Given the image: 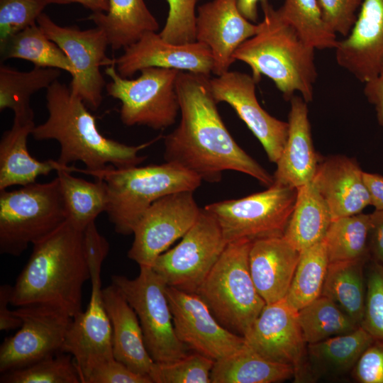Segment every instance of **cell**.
Segmentation results:
<instances>
[{"instance_id": "cell-29", "label": "cell", "mask_w": 383, "mask_h": 383, "mask_svg": "<svg viewBox=\"0 0 383 383\" xmlns=\"http://www.w3.org/2000/svg\"><path fill=\"white\" fill-rule=\"evenodd\" d=\"M331 221L328 207L311 181L297 188L283 237L301 252L324 239Z\"/></svg>"}, {"instance_id": "cell-43", "label": "cell", "mask_w": 383, "mask_h": 383, "mask_svg": "<svg viewBox=\"0 0 383 383\" xmlns=\"http://www.w3.org/2000/svg\"><path fill=\"white\" fill-rule=\"evenodd\" d=\"M168 16L162 30V38L173 44H187L196 41V4L199 0H166Z\"/></svg>"}, {"instance_id": "cell-22", "label": "cell", "mask_w": 383, "mask_h": 383, "mask_svg": "<svg viewBox=\"0 0 383 383\" xmlns=\"http://www.w3.org/2000/svg\"><path fill=\"white\" fill-rule=\"evenodd\" d=\"M330 211L332 221L362 213L370 205L357 161L345 155L320 160L312 180Z\"/></svg>"}, {"instance_id": "cell-40", "label": "cell", "mask_w": 383, "mask_h": 383, "mask_svg": "<svg viewBox=\"0 0 383 383\" xmlns=\"http://www.w3.org/2000/svg\"><path fill=\"white\" fill-rule=\"evenodd\" d=\"M214 360L199 353L168 362H154L152 383H210Z\"/></svg>"}, {"instance_id": "cell-34", "label": "cell", "mask_w": 383, "mask_h": 383, "mask_svg": "<svg viewBox=\"0 0 383 383\" xmlns=\"http://www.w3.org/2000/svg\"><path fill=\"white\" fill-rule=\"evenodd\" d=\"M1 60L18 58L40 67L55 68L74 74V68L62 50L44 33L38 23L13 35L0 44Z\"/></svg>"}, {"instance_id": "cell-27", "label": "cell", "mask_w": 383, "mask_h": 383, "mask_svg": "<svg viewBox=\"0 0 383 383\" xmlns=\"http://www.w3.org/2000/svg\"><path fill=\"white\" fill-rule=\"evenodd\" d=\"M35 126L34 121L13 119L11 129L4 133L0 141V191L35 183L38 177L66 167L57 160L39 161L30 155L27 141Z\"/></svg>"}, {"instance_id": "cell-16", "label": "cell", "mask_w": 383, "mask_h": 383, "mask_svg": "<svg viewBox=\"0 0 383 383\" xmlns=\"http://www.w3.org/2000/svg\"><path fill=\"white\" fill-rule=\"evenodd\" d=\"M166 294L176 335L187 347L216 361L245 345V338L223 326L198 294L167 286Z\"/></svg>"}, {"instance_id": "cell-8", "label": "cell", "mask_w": 383, "mask_h": 383, "mask_svg": "<svg viewBox=\"0 0 383 383\" xmlns=\"http://www.w3.org/2000/svg\"><path fill=\"white\" fill-rule=\"evenodd\" d=\"M134 79L121 77L114 64L106 66L110 78L107 94L121 101L120 118L128 126H146L162 130L173 125L179 111L175 69L147 67Z\"/></svg>"}, {"instance_id": "cell-38", "label": "cell", "mask_w": 383, "mask_h": 383, "mask_svg": "<svg viewBox=\"0 0 383 383\" xmlns=\"http://www.w3.org/2000/svg\"><path fill=\"white\" fill-rule=\"evenodd\" d=\"M278 11L300 38L315 50L337 47V34L325 21L319 0H284Z\"/></svg>"}, {"instance_id": "cell-41", "label": "cell", "mask_w": 383, "mask_h": 383, "mask_svg": "<svg viewBox=\"0 0 383 383\" xmlns=\"http://www.w3.org/2000/svg\"><path fill=\"white\" fill-rule=\"evenodd\" d=\"M47 5L43 0H0V44L37 23Z\"/></svg>"}, {"instance_id": "cell-42", "label": "cell", "mask_w": 383, "mask_h": 383, "mask_svg": "<svg viewBox=\"0 0 383 383\" xmlns=\"http://www.w3.org/2000/svg\"><path fill=\"white\" fill-rule=\"evenodd\" d=\"M376 340H383V265L371 260L366 273V297L360 325Z\"/></svg>"}, {"instance_id": "cell-12", "label": "cell", "mask_w": 383, "mask_h": 383, "mask_svg": "<svg viewBox=\"0 0 383 383\" xmlns=\"http://www.w3.org/2000/svg\"><path fill=\"white\" fill-rule=\"evenodd\" d=\"M227 244L216 218L203 208L181 241L158 256L152 268L167 286L197 293Z\"/></svg>"}, {"instance_id": "cell-23", "label": "cell", "mask_w": 383, "mask_h": 383, "mask_svg": "<svg viewBox=\"0 0 383 383\" xmlns=\"http://www.w3.org/2000/svg\"><path fill=\"white\" fill-rule=\"evenodd\" d=\"M289 101L288 135L273 184L297 189L313 180L320 159L313 144L307 102L299 96Z\"/></svg>"}, {"instance_id": "cell-6", "label": "cell", "mask_w": 383, "mask_h": 383, "mask_svg": "<svg viewBox=\"0 0 383 383\" xmlns=\"http://www.w3.org/2000/svg\"><path fill=\"white\" fill-rule=\"evenodd\" d=\"M251 243L248 240L228 243L196 293L223 326L242 336L266 304L250 272Z\"/></svg>"}, {"instance_id": "cell-37", "label": "cell", "mask_w": 383, "mask_h": 383, "mask_svg": "<svg viewBox=\"0 0 383 383\" xmlns=\"http://www.w3.org/2000/svg\"><path fill=\"white\" fill-rule=\"evenodd\" d=\"M329 260L324 240L300 252L299 260L285 299L297 310L322 293Z\"/></svg>"}, {"instance_id": "cell-46", "label": "cell", "mask_w": 383, "mask_h": 383, "mask_svg": "<svg viewBox=\"0 0 383 383\" xmlns=\"http://www.w3.org/2000/svg\"><path fill=\"white\" fill-rule=\"evenodd\" d=\"M359 383H383V340L374 339L350 372Z\"/></svg>"}, {"instance_id": "cell-52", "label": "cell", "mask_w": 383, "mask_h": 383, "mask_svg": "<svg viewBox=\"0 0 383 383\" xmlns=\"http://www.w3.org/2000/svg\"><path fill=\"white\" fill-rule=\"evenodd\" d=\"M265 0H237V6L242 15L252 23H257V4Z\"/></svg>"}, {"instance_id": "cell-11", "label": "cell", "mask_w": 383, "mask_h": 383, "mask_svg": "<svg viewBox=\"0 0 383 383\" xmlns=\"http://www.w3.org/2000/svg\"><path fill=\"white\" fill-rule=\"evenodd\" d=\"M297 189L272 184L262 192L223 200L204 208L218 221L226 242L282 236L294 207Z\"/></svg>"}, {"instance_id": "cell-14", "label": "cell", "mask_w": 383, "mask_h": 383, "mask_svg": "<svg viewBox=\"0 0 383 383\" xmlns=\"http://www.w3.org/2000/svg\"><path fill=\"white\" fill-rule=\"evenodd\" d=\"M13 313L22 321L18 330L0 346V372L17 370L62 353L73 317L60 307L35 303Z\"/></svg>"}, {"instance_id": "cell-36", "label": "cell", "mask_w": 383, "mask_h": 383, "mask_svg": "<svg viewBox=\"0 0 383 383\" xmlns=\"http://www.w3.org/2000/svg\"><path fill=\"white\" fill-rule=\"evenodd\" d=\"M299 322L306 344L348 333L360 326L333 301L323 295L299 310Z\"/></svg>"}, {"instance_id": "cell-26", "label": "cell", "mask_w": 383, "mask_h": 383, "mask_svg": "<svg viewBox=\"0 0 383 383\" xmlns=\"http://www.w3.org/2000/svg\"><path fill=\"white\" fill-rule=\"evenodd\" d=\"M374 338L360 326L352 332L307 344L303 369L295 382H313L351 372Z\"/></svg>"}, {"instance_id": "cell-2", "label": "cell", "mask_w": 383, "mask_h": 383, "mask_svg": "<svg viewBox=\"0 0 383 383\" xmlns=\"http://www.w3.org/2000/svg\"><path fill=\"white\" fill-rule=\"evenodd\" d=\"M33 251L18 276L11 304H49L72 317L82 311V289L90 279L84 245V230L67 220L33 245Z\"/></svg>"}, {"instance_id": "cell-24", "label": "cell", "mask_w": 383, "mask_h": 383, "mask_svg": "<svg viewBox=\"0 0 383 383\" xmlns=\"http://www.w3.org/2000/svg\"><path fill=\"white\" fill-rule=\"evenodd\" d=\"M300 252L284 237L252 242L249 267L254 284L266 304L285 298L292 281Z\"/></svg>"}, {"instance_id": "cell-32", "label": "cell", "mask_w": 383, "mask_h": 383, "mask_svg": "<svg viewBox=\"0 0 383 383\" xmlns=\"http://www.w3.org/2000/svg\"><path fill=\"white\" fill-rule=\"evenodd\" d=\"M360 259L330 262L321 295L333 301L359 326L361 325L366 297L365 263Z\"/></svg>"}, {"instance_id": "cell-21", "label": "cell", "mask_w": 383, "mask_h": 383, "mask_svg": "<svg viewBox=\"0 0 383 383\" xmlns=\"http://www.w3.org/2000/svg\"><path fill=\"white\" fill-rule=\"evenodd\" d=\"M338 65L361 82L383 70V0H363L356 21L335 48Z\"/></svg>"}, {"instance_id": "cell-51", "label": "cell", "mask_w": 383, "mask_h": 383, "mask_svg": "<svg viewBox=\"0 0 383 383\" xmlns=\"http://www.w3.org/2000/svg\"><path fill=\"white\" fill-rule=\"evenodd\" d=\"M48 4H67L78 3L92 12H107L109 9V0H43Z\"/></svg>"}, {"instance_id": "cell-50", "label": "cell", "mask_w": 383, "mask_h": 383, "mask_svg": "<svg viewBox=\"0 0 383 383\" xmlns=\"http://www.w3.org/2000/svg\"><path fill=\"white\" fill-rule=\"evenodd\" d=\"M363 180L370 196V205L375 210H383V176L363 172Z\"/></svg>"}, {"instance_id": "cell-1", "label": "cell", "mask_w": 383, "mask_h": 383, "mask_svg": "<svg viewBox=\"0 0 383 383\" xmlns=\"http://www.w3.org/2000/svg\"><path fill=\"white\" fill-rule=\"evenodd\" d=\"M209 77L180 71L176 80L181 119L165 136L164 158L194 172L202 181L218 182L224 171L256 179L267 187L271 175L235 142L224 125L210 89Z\"/></svg>"}, {"instance_id": "cell-10", "label": "cell", "mask_w": 383, "mask_h": 383, "mask_svg": "<svg viewBox=\"0 0 383 383\" xmlns=\"http://www.w3.org/2000/svg\"><path fill=\"white\" fill-rule=\"evenodd\" d=\"M115 285L136 313L145 347L155 362L186 356L187 346L177 338L166 294L167 284L150 267H140L134 279L113 275Z\"/></svg>"}, {"instance_id": "cell-44", "label": "cell", "mask_w": 383, "mask_h": 383, "mask_svg": "<svg viewBox=\"0 0 383 383\" xmlns=\"http://www.w3.org/2000/svg\"><path fill=\"white\" fill-rule=\"evenodd\" d=\"M363 0H319L325 21L336 34L350 32Z\"/></svg>"}, {"instance_id": "cell-31", "label": "cell", "mask_w": 383, "mask_h": 383, "mask_svg": "<svg viewBox=\"0 0 383 383\" xmlns=\"http://www.w3.org/2000/svg\"><path fill=\"white\" fill-rule=\"evenodd\" d=\"M61 74L60 70L35 66L28 72L0 66V110L13 111V119L34 121L30 99L35 92L49 87Z\"/></svg>"}, {"instance_id": "cell-7", "label": "cell", "mask_w": 383, "mask_h": 383, "mask_svg": "<svg viewBox=\"0 0 383 383\" xmlns=\"http://www.w3.org/2000/svg\"><path fill=\"white\" fill-rule=\"evenodd\" d=\"M68 218L57 177L0 191V252L20 256Z\"/></svg>"}, {"instance_id": "cell-47", "label": "cell", "mask_w": 383, "mask_h": 383, "mask_svg": "<svg viewBox=\"0 0 383 383\" xmlns=\"http://www.w3.org/2000/svg\"><path fill=\"white\" fill-rule=\"evenodd\" d=\"M368 249L370 260L383 265V210L370 213Z\"/></svg>"}, {"instance_id": "cell-28", "label": "cell", "mask_w": 383, "mask_h": 383, "mask_svg": "<svg viewBox=\"0 0 383 383\" xmlns=\"http://www.w3.org/2000/svg\"><path fill=\"white\" fill-rule=\"evenodd\" d=\"M87 19L104 31L113 50L124 49L160 26L144 0H109L107 12H92Z\"/></svg>"}, {"instance_id": "cell-15", "label": "cell", "mask_w": 383, "mask_h": 383, "mask_svg": "<svg viewBox=\"0 0 383 383\" xmlns=\"http://www.w3.org/2000/svg\"><path fill=\"white\" fill-rule=\"evenodd\" d=\"M201 209L194 191L178 192L155 201L134 226L128 257L139 267H152L158 256L191 228Z\"/></svg>"}, {"instance_id": "cell-25", "label": "cell", "mask_w": 383, "mask_h": 383, "mask_svg": "<svg viewBox=\"0 0 383 383\" xmlns=\"http://www.w3.org/2000/svg\"><path fill=\"white\" fill-rule=\"evenodd\" d=\"M102 296L111 326L114 357L133 372L149 376L155 362L145 347L136 313L113 284L102 289Z\"/></svg>"}, {"instance_id": "cell-39", "label": "cell", "mask_w": 383, "mask_h": 383, "mask_svg": "<svg viewBox=\"0 0 383 383\" xmlns=\"http://www.w3.org/2000/svg\"><path fill=\"white\" fill-rule=\"evenodd\" d=\"M1 383H82L74 357L59 353L1 374Z\"/></svg>"}, {"instance_id": "cell-17", "label": "cell", "mask_w": 383, "mask_h": 383, "mask_svg": "<svg viewBox=\"0 0 383 383\" xmlns=\"http://www.w3.org/2000/svg\"><path fill=\"white\" fill-rule=\"evenodd\" d=\"M256 81L238 71H227L209 79L216 103L226 102L236 112L263 147L269 160H279L288 135V122L269 114L260 105L255 93Z\"/></svg>"}, {"instance_id": "cell-13", "label": "cell", "mask_w": 383, "mask_h": 383, "mask_svg": "<svg viewBox=\"0 0 383 383\" xmlns=\"http://www.w3.org/2000/svg\"><path fill=\"white\" fill-rule=\"evenodd\" d=\"M37 23L47 35L65 53L74 68L70 89L92 110L102 101V91L106 85L100 67L109 66L112 59L106 55L109 40L98 27L81 30L77 26H61L48 15L42 13Z\"/></svg>"}, {"instance_id": "cell-4", "label": "cell", "mask_w": 383, "mask_h": 383, "mask_svg": "<svg viewBox=\"0 0 383 383\" xmlns=\"http://www.w3.org/2000/svg\"><path fill=\"white\" fill-rule=\"evenodd\" d=\"M263 19L257 33L246 40L233 55L246 63L257 83L262 75L272 79L290 100L296 92L306 102L313 100L317 71L315 49L307 45L267 0L261 2Z\"/></svg>"}, {"instance_id": "cell-35", "label": "cell", "mask_w": 383, "mask_h": 383, "mask_svg": "<svg viewBox=\"0 0 383 383\" xmlns=\"http://www.w3.org/2000/svg\"><path fill=\"white\" fill-rule=\"evenodd\" d=\"M370 214L360 213L333 220L324 237L330 262L370 260Z\"/></svg>"}, {"instance_id": "cell-30", "label": "cell", "mask_w": 383, "mask_h": 383, "mask_svg": "<svg viewBox=\"0 0 383 383\" xmlns=\"http://www.w3.org/2000/svg\"><path fill=\"white\" fill-rule=\"evenodd\" d=\"M292 366L269 360L246 343L238 352L214 361L212 383H273L294 377Z\"/></svg>"}, {"instance_id": "cell-48", "label": "cell", "mask_w": 383, "mask_h": 383, "mask_svg": "<svg viewBox=\"0 0 383 383\" xmlns=\"http://www.w3.org/2000/svg\"><path fill=\"white\" fill-rule=\"evenodd\" d=\"M13 286L7 284L0 287V330L9 331L18 328L21 324V319L17 316L13 311L9 309L11 304Z\"/></svg>"}, {"instance_id": "cell-5", "label": "cell", "mask_w": 383, "mask_h": 383, "mask_svg": "<svg viewBox=\"0 0 383 383\" xmlns=\"http://www.w3.org/2000/svg\"><path fill=\"white\" fill-rule=\"evenodd\" d=\"M79 172L102 179L106 184L109 219L119 234L129 235L143 213L157 200L182 191H195L203 182L200 177L176 164L116 167L89 171L70 166Z\"/></svg>"}, {"instance_id": "cell-9", "label": "cell", "mask_w": 383, "mask_h": 383, "mask_svg": "<svg viewBox=\"0 0 383 383\" xmlns=\"http://www.w3.org/2000/svg\"><path fill=\"white\" fill-rule=\"evenodd\" d=\"M84 250L91 283L89 303L84 311L73 317L62 349L74 357L82 383L96 365L114 357L111 326L104 304L101 282V265L109 245L101 239L91 238L85 243Z\"/></svg>"}, {"instance_id": "cell-20", "label": "cell", "mask_w": 383, "mask_h": 383, "mask_svg": "<svg viewBox=\"0 0 383 383\" xmlns=\"http://www.w3.org/2000/svg\"><path fill=\"white\" fill-rule=\"evenodd\" d=\"M259 29L239 11L237 0H212L197 9L195 21L196 41L210 49L212 73L219 76L229 70L235 61L233 55L246 40Z\"/></svg>"}, {"instance_id": "cell-45", "label": "cell", "mask_w": 383, "mask_h": 383, "mask_svg": "<svg viewBox=\"0 0 383 383\" xmlns=\"http://www.w3.org/2000/svg\"><path fill=\"white\" fill-rule=\"evenodd\" d=\"M84 383H152L150 377L136 373L112 357L96 365Z\"/></svg>"}, {"instance_id": "cell-49", "label": "cell", "mask_w": 383, "mask_h": 383, "mask_svg": "<svg viewBox=\"0 0 383 383\" xmlns=\"http://www.w3.org/2000/svg\"><path fill=\"white\" fill-rule=\"evenodd\" d=\"M364 94L374 107L379 124L383 126V70L365 83Z\"/></svg>"}, {"instance_id": "cell-33", "label": "cell", "mask_w": 383, "mask_h": 383, "mask_svg": "<svg viewBox=\"0 0 383 383\" xmlns=\"http://www.w3.org/2000/svg\"><path fill=\"white\" fill-rule=\"evenodd\" d=\"M69 165L58 169L57 177L68 220L82 230L102 212L109 205V194L106 183L100 179L89 182L71 174Z\"/></svg>"}, {"instance_id": "cell-19", "label": "cell", "mask_w": 383, "mask_h": 383, "mask_svg": "<svg viewBox=\"0 0 383 383\" xmlns=\"http://www.w3.org/2000/svg\"><path fill=\"white\" fill-rule=\"evenodd\" d=\"M123 50V54L112 59V63L124 78L147 67L175 69L208 77L213 71L211 52L198 41L173 44L164 40L156 31H149Z\"/></svg>"}, {"instance_id": "cell-18", "label": "cell", "mask_w": 383, "mask_h": 383, "mask_svg": "<svg viewBox=\"0 0 383 383\" xmlns=\"http://www.w3.org/2000/svg\"><path fill=\"white\" fill-rule=\"evenodd\" d=\"M245 343L263 357L294 367L296 379L306 358V345L299 322V310L285 298L266 304L249 331Z\"/></svg>"}, {"instance_id": "cell-3", "label": "cell", "mask_w": 383, "mask_h": 383, "mask_svg": "<svg viewBox=\"0 0 383 383\" xmlns=\"http://www.w3.org/2000/svg\"><path fill=\"white\" fill-rule=\"evenodd\" d=\"M46 121L35 126L31 135L36 140H55L60 144L57 161L63 166L75 161L94 171L108 165L129 167L139 165L146 157L140 150L160 136L138 145H128L103 135L96 118L84 102L65 84L55 81L46 91Z\"/></svg>"}]
</instances>
